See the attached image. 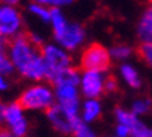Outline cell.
Listing matches in <instances>:
<instances>
[{
    "mask_svg": "<svg viewBox=\"0 0 152 137\" xmlns=\"http://www.w3.org/2000/svg\"><path fill=\"white\" fill-rule=\"evenodd\" d=\"M7 55L18 77L27 81L46 80V68L41 53V48L35 46L24 32L7 42Z\"/></svg>",
    "mask_w": 152,
    "mask_h": 137,
    "instance_id": "1",
    "label": "cell"
},
{
    "mask_svg": "<svg viewBox=\"0 0 152 137\" xmlns=\"http://www.w3.org/2000/svg\"><path fill=\"white\" fill-rule=\"evenodd\" d=\"M53 42L74 53L83 49L87 42V29L80 23L70 21L60 7H50V21Z\"/></svg>",
    "mask_w": 152,
    "mask_h": 137,
    "instance_id": "2",
    "label": "cell"
},
{
    "mask_svg": "<svg viewBox=\"0 0 152 137\" xmlns=\"http://www.w3.org/2000/svg\"><path fill=\"white\" fill-rule=\"evenodd\" d=\"M27 112H46L56 104L55 88L49 81H31L17 98Z\"/></svg>",
    "mask_w": 152,
    "mask_h": 137,
    "instance_id": "3",
    "label": "cell"
},
{
    "mask_svg": "<svg viewBox=\"0 0 152 137\" xmlns=\"http://www.w3.org/2000/svg\"><path fill=\"white\" fill-rule=\"evenodd\" d=\"M41 53L46 68V81L49 82L53 81L64 70L74 66L73 53L56 42H45L41 46Z\"/></svg>",
    "mask_w": 152,
    "mask_h": 137,
    "instance_id": "4",
    "label": "cell"
},
{
    "mask_svg": "<svg viewBox=\"0 0 152 137\" xmlns=\"http://www.w3.org/2000/svg\"><path fill=\"white\" fill-rule=\"evenodd\" d=\"M113 60L109 53V48L99 42H91L84 45L78 57L80 68H91L107 71L110 68Z\"/></svg>",
    "mask_w": 152,
    "mask_h": 137,
    "instance_id": "5",
    "label": "cell"
},
{
    "mask_svg": "<svg viewBox=\"0 0 152 137\" xmlns=\"http://www.w3.org/2000/svg\"><path fill=\"white\" fill-rule=\"evenodd\" d=\"M25 32V20L18 6L0 3V37L6 41Z\"/></svg>",
    "mask_w": 152,
    "mask_h": 137,
    "instance_id": "6",
    "label": "cell"
},
{
    "mask_svg": "<svg viewBox=\"0 0 152 137\" xmlns=\"http://www.w3.org/2000/svg\"><path fill=\"white\" fill-rule=\"evenodd\" d=\"M3 126L15 137H28L31 130L29 119L27 116V110L21 106L18 101H11L6 104Z\"/></svg>",
    "mask_w": 152,
    "mask_h": 137,
    "instance_id": "7",
    "label": "cell"
},
{
    "mask_svg": "<svg viewBox=\"0 0 152 137\" xmlns=\"http://www.w3.org/2000/svg\"><path fill=\"white\" fill-rule=\"evenodd\" d=\"M107 71L81 68L80 74V92L83 98H102L105 95V82Z\"/></svg>",
    "mask_w": 152,
    "mask_h": 137,
    "instance_id": "8",
    "label": "cell"
},
{
    "mask_svg": "<svg viewBox=\"0 0 152 137\" xmlns=\"http://www.w3.org/2000/svg\"><path fill=\"white\" fill-rule=\"evenodd\" d=\"M113 119L115 123H123L129 126L130 137H152V126L142 120L141 116L133 113L130 108H124L121 105L115 106L113 109Z\"/></svg>",
    "mask_w": 152,
    "mask_h": 137,
    "instance_id": "9",
    "label": "cell"
},
{
    "mask_svg": "<svg viewBox=\"0 0 152 137\" xmlns=\"http://www.w3.org/2000/svg\"><path fill=\"white\" fill-rule=\"evenodd\" d=\"M45 115H46V120L49 122L50 127L56 133H59L60 136H71L73 129L81 120V116H78V118L69 116L57 104L50 106L45 112Z\"/></svg>",
    "mask_w": 152,
    "mask_h": 137,
    "instance_id": "10",
    "label": "cell"
},
{
    "mask_svg": "<svg viewBox=\"0 0 152 137\" xmlns=\"http://www.w3.org/2000/svg\"><path fill=\"white\" fill-rule=\"evenodd\" d=\"M117 74H119V80L124 84L127 88L133 90V91H140L144 85L142 76L140 73V70L137 68L135 64L131 62H121L119 63V68H117Z\"/></svg>",
    "mask_w": 152,
    "mask_h": 137,
    "instance_id": "11",
    "label": "cell"
},
{
    "mask_svg": "<svg viewBox=\"0 0 152 137\" xmlns=\"http://www.w3.org/2000/svg\"><path fill=\"white\" fill-rule=\"evenodd\" d=\"M103 115V104L101 98H83L80 105V116L87 123H96Z\"/></svg>",
    "mask_w": 152,
    "mask_h": 137,
    "instance_id": "12",
    "label": "cell"
},
{
    "mask_svg": "<svg viewBox=\"0 0 152 137\" xmlns=\"http://www.w3.org/2000/svg\"><path fill=\"white\" fill-rule=\"evenodd\" d=\"M135 37L138 42H152V1H149L140 15L135 25Z\"/></svg>",
    "mask_w": 152,
    "mask_h": 137,
    "instance_id": "13",
    "label": "cell"
},
{
    "mask_svg": "<svg viewBox=\"0 0 152 137\" xmlns=\"http://www.w3.org/2000/svg\"><path fill=\"white\" fill-rule=\"evenodd\" d=\"M130 110L137 116H147L152 112V99L147 95L135 96L130 102Z\"/></svg>",
    "mask_w": 152,
    "mask_h": 137,
    "instance_id": "14",
    "label": "cell"
},
{
    "mask_svg": "<svg viewBox=\"0 0 152 137\" xmlns=\"http://www.w3.org/2000/svg\"><path fill=\"white\" fill-rule=\"evenodd\" d=\"M135 50L133 49V46H130L129 43H115L113 46L109 48V53L113 62L116 63H121V62H127L131 59V56L134 55Z\"/></svg>",
    "mask_w": 152,
    "mask_h": 137,
    "instance_id": "15",
    "label": "cell"
},
{
    "mask_svg": "<svg viewBox=\"0 0 152 137\" xmlns=\"http://www.w3.org/2000/svg\"><path fill=\"white\" fill-rule=\"evenodd\" d=\"M27 11L42 23L49 24V21H50V7H48L45 4H41V3L31 0V3L27 6Z\"/></svg>",
    "mask_w": 152,
    "mask_h": 137,
    "instance_id": "16",
    "label": "cell"
},
{
    "mask_svg": "<svg viewBox=\"0 0 152 137\" xmlns=\"http://www.w3.org/2000/svg\"><path fill=\"white\" fill-rule=\"evenodd\" d=\"M135 53L148 68L152 70V42H140Z\"/></svg>",
    "mask_w": 152,
    "mask_h": 137,
    "instance_id": "17",
    "label": "cell"
},
{
    "mask_svg": "<svg viewBox=\"0 0 152 137\" xmlns=\"http://www.w3.org/2000/svg\"><path fill=\"white\" fill-rule=\"evenodd\" d=\"M71 137H99V134L94 129L92 124L87 123V122H84L83 119H81L78 123L75 124V127L73 129Z\"/></svg>",
    "mask_w": 152,
    "mask_h": 137,
    "instance_id": "18",
    "label": "cell"
},
{
    "mask_svg": "<svg viewBox=\"0 0 152 137\" xmlns=\"http://www.w3.org/2000/svg\"><path fill=\"white\" fill-rule=\"evenodd\" d=\"M0 73H3L7 77H11V76L15 74L14 66L11 63V60H10L6 49H0Z\"/></svg>",
    "mask_w": 152,
    "mask_h": 137,
    "instance_id": "19",
    "label": "cell"
},
{
    "mask_svg": "<svg viewBox=\"0 0 152 137\" xmlns=\"http://www.w3.org/2000/svg\"><path fill=\"white\" fill-rule=\"evenodd\" d=\"M119 90V80L115 76H109L106 77V82H105V94H115Z\"/></svg>",
    "mask_w": 152,
    "mask_h": 137,
    "instance_id": "20",
    "label": "cell"
},
{
    "mask_svg": "<svg viewBox=\"0 0 152 137\" xmlns=\"http://www.w3.org/2000/svg\"><path fill=\"white\" fill-rule=\"evenodd\" d=\"M32 1H37V3H41V4H45L48 7H66V6H70L74 0H32Z\"/></svg>",
    "mask_w": 152,
    "mask_h": 137,
    "instance_id": "21",
    "label": "cell"
},
{
    "mask_svg": "<svg viewBox=\"0 0 152 137\" xmlns=\"http://www.w3.org/2000/svg\"><path fill=\"white\" fill-rule=\"evenodd\" d=\"M130 129L129 126H126L123 123H116L113 130H112L110 137H130Z\"/></svg>",
    "mask_w": 152,
    "mask_h": 137,
    "instance_id": "22",
    "label": "cell"
},
{
    "mask_svg": "<svg viewBox=\"0 0 152 137\" xmlns=\"http://www.w3.org/2000/svg\"><path fill=\"white\" fill-rule=\"evenodd\" d=\"M25 34H27L28 39L32 42L35 46H39V48H41V46L45 43V38L42 37L41 34H38V32H35V31H29V32H25Z\"/></svg>",
    "mask_w": 152,
    "mask_h": 137,
    "instance_id": "23",
    "label": "cell"
},
{
    "mask_svg": "<svg viewBox=\"0 0 152 137\" xmlns=\"http://www.w3.org/2000/svg\"><path fill=\"white\" fill-rule=\"evenodd\" d=\"M10 88V77L4 76L3 73H0V92L9 91Z\"/></svg>",
    "mask_w": 152,
    "mask_h": 137,
    "instance_id": "24",
    "label": "cell"
},
{
    "mask_svg": "<svg viewBox=\"0 0 152 137\" xmlns=\"http://www.w3.org/2000/svg\"><path fill=\"white\" fill-rule=\"evenodd\" d=\"M4 110H6V102L0 101V126H3V122H4Z\"/></svg>",
    "mask_w": 152,
    "mask_h": 137,
    "instance_id": "25",
    "label": "cell"
},
{
    "mask_svg": "<svg viewBox=\"0 0 152 137\" xmlns=\"http://www.w3.org/2000/svg\"><path fill=\"white\" fill-rule=\"evenodd\" d=\"M0 3L4 4H11V6H20L23 3V0H0Z\"/></svg>",
    "mask_w": 152,
    "mask_h": 137,
    "instance_id": "26",
    "label": "cell"
},
{
    "mask_svg": "<svg viewBox=\"0 0 152 137\" xmlns=\"http://www.w3.org/2000/svg\"><path fill=\"white\" fill-rule=\"evenodd\" d=\"M0 137H15L11 132H9L6 127H0Z\"/></svg>",
    "mask_w": 152,
    "mask_h": 137,
    "instance_id": "27",
    "label": "cell"
},
{
    "mask_svg": "<svg viewBox=\"0 0 152 137\" xmlns=\"http://www.w3.org/2000/svg\"><path fill=\"white\" fill-rule=\"evenodd\" d=\"M7 42L9 41H6L4 38L0 37V49H6V48H7Z\"/></svg>",
    "mask_w": 152,
    "mask_h": 137,
    "instance_id": "28",
    "label": "cell"
},
{
    "mask_svg": "<svg viewBox=\"0 0 152 137\" xmlns=\"http://www.w3.org/2000/svg\"><path fill=\"white\" fill-rule=\"evenodd\" d=\"M145 1H148V3H149V1H152V0H145Z\"/></svg>",
    "mask_w": 152,
    "mask_h": 137,
    "instance_id": "29",
    "label": "cell"
}]
</instances>
